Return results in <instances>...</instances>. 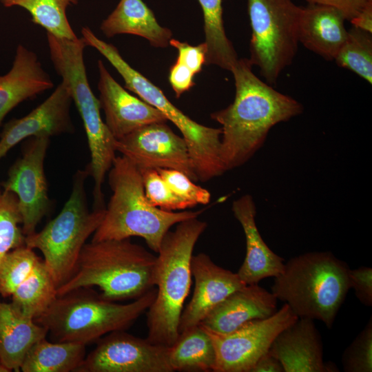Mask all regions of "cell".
Listing matches in <instances>:
<instances>
[{
  "mask_svg": "<svg viewBox=\"0 0 372 372\" xmlns=\"http://www.w3.org/2000/svg\"><path fill=\"white\" fill-rule=\"evenodd\" d=\"M120 330L97 341L76 372H172L168 347Z\"/></svg>",
  "mask_w": 372,
  "mask_h": 372,
  "instance_id": "13",
  "label": "cell"
},
{
  "mask_svg": "<svg viewBox=\"0 0 372 372\" xmlns=\"http://www.w3.org/2000/svg\"><path fill=\"white\" fill-rule=\"evenodd\" d=\"M57 296L56 286L43 260L30 275L15 289L11 302L24 314L40 316Z\"/></svg>",
  "mask_w": 372,
  "mask_h": 372,
  "instance_id": "28",
  "label": "cell"
},
{
  "mask_svg": "<svg viewBox=\"0 0 372 372\" xmlns=\"http://www.w3.org/2000/svg\"><path fill=\"white\" fill-rule=\"evenodd\" d=\"M350 287L360 302L366 307L372 305V269L360 267L349 270Z\"/></svg>",
  "mask_w": 372,
  "mask_h": 372,
  "instance_id": "37",
  "label": "cell"
},
{
  "mask_svg": "<svg viewBox=\"0 0 372 372\" xmlns=\"http://www.w3.org/2000/svg\"><path fill=\"white\" fill-rule=\"evenodd\" d=\"M232 211L245 236L246 255L237 274L246 285L258 284L268 277H276L284 268V259L263 240L256 223V208L253 197L245 194L234 200Z\"/></svg>",
  "mask_w": 372,
  "mask_h": 372,
  "instance_id": "20",
  "label": "cell"
},
{
  "mask_svg": "<svg viewBox=\"0 0 372 372\" xmlns=\"http://www.w3.org/2000/svg\"><path fill=\"white\" fill-rule=\"evenodd\" d=\"M156 256L130 238L91 241L83 246L76 269L57 296L97 287L112 301L135 300L155 287Z\"/></svg>",
  "mask_w": 372,
  "mask_h": 372,
  "instance_id": "4",
  "label": "cell"
},
{
  "mask_svg": "<svg viewBox=\"0 0 372 372\" xmlns=\"http://www.w3.org/2000/svg\"><path fill=\"white\" fill-rule=\"evenodd\" d=\"M252 67L248 59H238L230 71L235 82L234 101L211 114L222 125L220 153L226 171L247 163L274 125L303 111L298 101L260 80Z\"/></svg>",
  "mask_w": 372,
  "mask_h": 372,
  "instance_id": "1",
  "label": "cell"
},
{
  "mask_svg": "<svg viewBox=\"0 0 372 372\" xmlns=\"http://www.w3.org/2000/svg\"><path fill=\"white\" fill-rule=\"evenodd\" d=\"M203 15L205 65H217L231 71L238 60V54L225 33L222 0H197Z\"/></svg>",
  "mask_w": 372,
  "mask_h": 372,
  "instance_id": "27",
  "label": "cell"
},
{
  "mask_svg": "<svg viewBox=\"0 0 372 372\" xmlns=\"http://www.w3.org/2000/svg\"><path fill=\"white\" fill-rule=\"evenodd\" d=\"M346 20L343 13L333 7L316 4L302 7L298 41L323 59L333 61L347 39Z\"/></svg>",
  "mask_w": 372,
  "mask_h": 372,
  "instance_id": "22",
  "label": "cell"
},
{
  "mask_svg": "<svg viewBox=\"0 0 372 372\" xmlns=\"http://www.w3.org/2000/svg\"><path fill=\"white\" fill-rule=\"evenodd\" d=\"M336 64L372 83V33L353 27L335 56Z\"/></svg>",
  "mask_w": 372,
  "mask_h": 372,
  "instance_id": "30",
  "label": "cell"
},
{
  "mask_svg": "<svg viewBox=\"0 0 372 372\" xmlns=\"http://www.w3.org/2000/svg\"><path fill=\"white\" fill-rule=\"evenodd\" d=\"M6 8L19 6L26 10L32 21L55 37L75 39L77 36L66 15L68 6L76 5L79 0H0Z\"/></svg>",
  "mask_w": 372,
  "mask_h": 372,
  "instance_id": "29",
  "label": "cell"
},
{
  "mask_svg": "<svg viewBox=\"0 0 372 372\" xmlns=\"http://www.w3.org/2000/svg\"><path fill=\"white\" fill-rule=\"evenodd\" d=\"M277 300L258 284L246 285L226 297L200 324L216 333H228L247 322L273 315Z\"/></svg>",
  "mask_w": 372,
  "mask_h": 372,
  "instance_id": "19",
  "label": "cell"
},
{
  "mask_svg": "<svg viewBox=\"0 0 372 372\" xmlns=\"http://www.w3.org/2000/svg\"><path fill=\"white\" fill-rule=\"evenodd\" d=\"M194 76L195 74L189 68L176 59L170 67L169 72V82L176 98H179L195 85Z\"/></svg>",
  "mask_w": 372,
  "mask_h": 372,
  "instance_id": "38",
  "label": "cell"
},
{
  "mask_svg": "<svg viewBox=\"0 0 372 372\" xmlns=\"http://www.w3.org/2000/svg\"><path fill=\"white\" fill-rule=\"evenodd\" d=\"M47 40L54 70L68 87L86 133L90 153L86 169L94 182V207H105L102 186L116 157V139L102 120L100 101L88 82L83 57L87 45L82 37L70 40L48 33Z\"/></svg>",
  "mask_w": 372,
  "mask_h": 372,
  "instance_id": "7",
  "label": "cell"
},
{
  "mask_svg": "<svg viewBox=\"0 0 372 372\" xmlns=\"http://www.w3.org/2000/svg\"><path fill=\"white\" fill-rule=\"evenodd\" d=\"M85 344L72 342H36L21 364L23 372H76L84 360Z\"/></svg>",
  "mask_w": 372,
  "mask_h": 372,
  "instance_id": "26",
  "label": "cell"
},
{
  "mask_svg": "<svg viewBox=\"0 0 372 372\" xmlns=\"http://www.w3.org/2000/svg\"><path fill=\"white\" fill-rule=\"evenodd\" d=\"M191 273L194 279V289L190 301L181 313L179 333L199 324L226 297L246 285L237 273L217 265L204 253L192 256Z\"/></svg>",
  "mask_w": 372,
  "mask_h": 372,
  "instance_id": "16",
  "label": "cell"
},
{
  "mask_svg": "<svg viewBox=\"0 0 372 372\" xmlns=\"http://www.w3.org/2000/svg\"><path fill=\"white\" fill-rule=\"evenodd\" d=\"M176 225L165 234L157 253L154 272L156 296L147 310L146 338L167 347L179 334V320L192 285L193 251L207 227L198 218Z\"/></svg>",
  "mask_w": 372,
  "mask_h": 372,
  "instance_id": "3",
  "label": "cell"
},
{
  "mask_svg": "<svg viewBox=\"0 0 372 372\" xmlns=\"http://www.w3.org/2000/svg\"><path fill=\"white\" fill-rule=\"evenodd\" d=\"M156 288L127 304L103 298L92 287H81L58 295L35 321L55 342L88 344L113 331L126 330L153 302Z\"/></svg>",
  "mask_w": 372,
  "mask_h": 372,
  "instance_id": "5",
  "label": "cell"
},
{
  "mask_svg": "<svg viewBox=\"0 0 372 372\" xmlns=\"http://www.w3.org/2000/svg\"><path fill=\"white\" fill-rule=\"evenodd\" d=\"M269 352L285 372H335L333 363L323 360L322 342L313 320L298 318L273 340Z\"/></svg>",
  "mask_w": 372,
  "mask_h": 372,
  "instance_id": "18",
  "label": "cell"
},
{
  "mask_svg": "<svg viewBox=\"0 0 372 372\" xmlns=\"http://www.w3.org/2000/svg\"><path fill=\"white\" fill-rule=\"evenodd\" d=\"M47 335L34 318L12 302L0 301V362L8 372L19 371L30 348Z\"/></svg>",
  "mask_w": 372,
  "mask_h": 372,
  "instance_id": "23",
  "label": "cell"
},
{
  "mask_svg": "<svg viewBox=\"0 0 372 372\" xmlns=\"http://www.w3.org/2000/svg\"><path fill=\"white\" fill-rule=\"evenodd\" d=\"M168 359L173 371H214L216 352L206 329L199 324L180 332Z\"/></svg>",
  "mask_w": 372,
  "mask_h": 372,
  "instance_id": "25",
  "label": "cell"
},
{
  "mask_svg": "<svg viewBox=\"0 0 372 372\" xmlns=\"http://www.w3.org/2000/svg\"><path fill=\"white\" fill-rule=\"evenodd\" d=\"M87 169L74 175L71 194L60 213L42 230L25 236V244L39 250L57 289L74 273L87 239L101 224L105 208L88 207Z\"/></svg>",
  "mask_w": 372,
  "mask_h": 372,
  "instance_id": "9",
  "label": "cell"
},
{
  "mask_svg": "<svg viewBox=\"0 0 372 372\" xmlns=\"http://www.w3.org/2000/svg\"><path fill=\"white\" fill-rule=\"evenodd\" d=\"M115 149L138 169H169L198 181L187 145L166 123L143 126L116 140Z\"/></svg>",
  "mask_w": 372,
  "mask_h": 372,
  "instance_id": "14",
  "label": "cell"
},
{
  "mask_svg": "<svg viewBox=\"0 0 372 372\" xmlns=\"http://www.w3.org/2000/svg\"><path fill=\"white\" fill-rule=\"evenodd\" d=\"M99 101L105 123L116 140L154 123H167L158 110L130 94L110 74L103 61L97 63Z\"/></svg>",
  "mask_w": 372,
  "mask_h": 372,
  "instance_id": "17",
  "label": "cell"
},
{
  "mask_svg": "<svg viewBox=\"0 0 372 372\" xmlns=\"http://www.w3.org/2000/svg\"><path fill=\"white\" fill-rule=\"evenodd\" d=\"M350 21L353 27L372 33V0H369Z\"/></svg>",
  "mask_w": 372,
  "mask_h": 372,
  "instance_id": "41",
  "label": "cell"
},
{
  "mask_svg": "<svg viewBox=\"0 0 372 372\" xmlns=\"http://www.w3.org/2000/svg\"><path fill=\"white\" fill-rule=\"evenodd\" d=\"M349 270L331 252H307L285 264L271 292L298 318L320 320L331 328L351 289Z\"/></svg>",
  "mask_w": 372,
  "mask_h": 372,
  "instance_id": "6",
  "label": "cell"
},
{
  "mask_svg": "<svg viewBox=\"0 0 372 372\" xmlns=\"http://www.w3.org/2000/svg\"><path fill=\"white\" fill-rule=\"evenodd\" d=\"M298 317L287 304L271 316L246 322L235 331L221 334L207 329L216 352L214 372H249L267 353L279 333Z\"/></svg>",
  "mask_w": 372,
  "mask_h": 372,
  "instance_id": "11",
  "label": "cell"
},
{
  "mask_svg": "<svg viewBox=\"0 0 372 372\" xmlns=\"http://www.w3.org/2000/svg\"><path fill=\"white\" fill-rule=\"evenodd\" d=\"M172 191L186 202L189 207L207 205L211 194L206 189L196 185L186 174L176 169H156Z\"/></svg>",
  "mask_w": 372,
  "mask_h": 372,
  "instance_id": "35",
  "label": "cell"
},
{
  "mask_svg": "<svg viewBox=\"0 0 372 372\" xmlns=\"http://www.w3.org/2000/svg\"><path fill=\"white\" fill-rule=\"evenodd\" d=\"M141 173L144 192L152 205L165 211L183 210L189 205L178 197L169 188L156 169H139Z\"/></svg>",
  "mask_w": 372,
  "mask_h": 372,
  "instance_id": "33",
  "label": "cell"
},
{
  "mask_svg": "<svg viewBox=\"0 0 372 372\" xmlns=\"http://www.w3.org/2000/svg\"><path fill=\"white\" fill-rule=\"evenodd\" d=\"M54 87L37 54L19 44L10 71L0 75V125L5 116L24 101Z\"/></svg>",
  "mask_w": 372,
  "mask_h": 372,
  "instance_id": "21",
  "label": "cell"
},
{
  "mask_svg": "<svg viewBox=\"0 0 372 372\" xmlns=\"http://www.w3.org/2000/svg\"><path fill=\"white\" fill-rule=\"evenodd\" d=\"M41 258L25 245L9 251L0 262V295L11 297Z\"/></svg>",
  "mask_w": 372,
  "mask_h": 372,
  "instance_id": "31",
  "label": "cell"
},
{
  "mask_svg": "<svg viewBox=\"0 0 372 372\" xmlns=\"http://www.w3.org/2000/svg\"><path fill=\"white\" fill-rule=\"evenodd\" d=\"M308 4L333 7L340 10L348 21H351L369 0H306Z\"/></svg>",
  "mask_w": 372,
  "mask_h": 372,
  "instance_id": "39",
  "label": "cell"
},
{
  "mask_svg": "<svg viewBox=\"0 0 372 372\" xmlns=\"http://www.w3.org/2000/svg\"><path fill=\"white\" fill-rule=\"evenodd\" d=\"M301 10L292 0H247L251 28L248 59L272 86L297 53Z\"/></svg>",
  "mask_w": 372,
  "mask_h": 372,
  "instance_id": "10",
  "label": "cell"
},
{
  "mask_svg": "<svg viewBox=\"0 0 372 372\" xmlns=\"http://www.w3.org/2000/svg\"><path fill=\"white\" fill-rule=\"evenodd\" d=\"M0 372H8V370L0 362Z\"/></svg>",
  "mask_w": 372,
  "mask_h": 372,
  "instance_id": "42",
  "label": "cell"
},
{
  "mask_svg": "<svg viewBox=\"0 0 372 372\" xmlns=\"http://www.w3.org/2000/svg\"><path fill=\"white\" fill-rule=\"evenodd\" d=\"M112 194L101 224L91 241L143 238L158 253L170 228L198 218L204 209L174 212L154 207L147 201L140 169L124 156H116L108 172Z\"/></svg>",
  "mask_w": 372,
  "mask_h": 372,
  "instance_id": "2",
  "label": "cell"
},
{
  "mask_svg": "<svg viewBox=\"0 0 372 372\" xmlns=\"http://www.w3.org/2000/svg\"><path fill=\"white\" fill-rule=\"evenodd\" d=\"M48 137H31L23 144L21 156L10 166L3 188L14 193L19 201L25 236L36 231L40 221L50 210L44 161Z\"/></svg>",
  "mask_w": 372,
  "mask_h": 372,
  "instance_id": "12",
  "label": "cell"
},
{
  "mask_svg": "<svg viewBox=\"0 0 372 372\" xmlns=\"http://www.w3.org/2000/svg\"><path fill=\"white\" fill-rule=\"evenodd\" d=\"M249 372H285L281 362L269 351L262 355Z\"/></svg>",
  "mask_w": 372,
  "mask_h": 372,
  "instance_id": "40",
  "label": "cell"
},
{
  "mask_svg": "<svg viewBox=\"0 0 372 372\" xmlns=\"http://www.w3.org/2000/svg\"><path fill=\"white\" fill-rule=\"evenodd\" d=\"M107 37L130 34L146 39L156 48H166L172 31L161 26L152 10L143 0H120L115 9L100 26Z\"/></svg>",
  "mask_w": 372,
  "mask_h": 372,
  "instance_id": "24",
  "label": "cell"
},
{
  "mask_svg": "<svg viewBox=\"0 0 372 372\" xmlns=\"http://www.w3.org/2000/svg\"><path fill=\"white\" fill-rule=\"evenodd\" d=\"M87 46L95 48L116 70L125 86L158 110L181 132L192 161L198 181L207 182L226 172L221 153V128L201 125L174 105L162 90L131 67L117 48L98 37L87 27L81 30Z\"/></svg>",
  "mask_w": 372,
  "mask_h": 372,
  "instance_id": "8",
  "label": "cell"
},
{
  "mask_svg": "<svg viewBox=\"0 0 372 372\" xmlns=\"http://www.w3.org/2000/svg\"><path fill=\"white\" fill-rule=\"evenodd\" d=\"M169 45L177 50V60L184 63L195 75L202 70L206 61L207 48L205 42L198 45H191L186 42L171 39Z\"/></svg>",
  "mask_w": 372,
  "mask_h": 372,
  "instance_id": "36",
  "label": "cell"
},
{
  "mask_svg": "<svg viewBox=\"0 0 372 372\" xmlns=\"http://www.w3.org/2000/svg\"><path fill=\"white\" fill-rule=\"evenodd\" d=\"M342 364L346 372L372 371V319L369 320L342 356Z\"/></svg>",
  "mask_w": 372,
  "mask_h": 372,
  "instance_id": "34",
  "label": "cell"
},
{
  "mask_svg": "<svg viewBox=\"0 0 372 372\" xmlns=\"http://www.w3.org/2000/svg\"><path fill=\"white\" fill-rule=\"evenodd\" d=\"M21 225L18 198L0 183V262L9 251L25 245Z\"/></svg>",
  "mask_w": 372,
  "mask_h": 372,
  "instance_id": "32",
  "label": "cell"
},
{
  "mask_svg": "<svg viewBox=\"0 0 372 372\" xmlns=\"http://www.w3.org/2000/svg\"><path fill=\"white\" fill-rule=\"evenodd\" d=\"M71 94L61 82L52 93L25 116L7 122L0 134V159L16 145L31 137L59 136L74 131Z\"/></svg>",
  "mask_w": 372,
  "mask_h": 372,
  "instance_id": "15",
  "label": "cell"
}]
</instances>
